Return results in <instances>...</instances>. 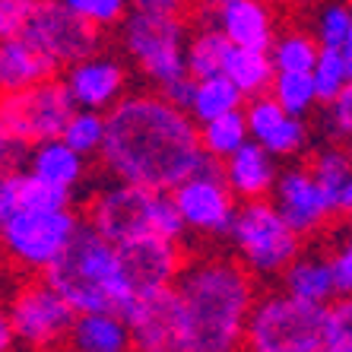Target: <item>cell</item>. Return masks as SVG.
I'll return each instance as SVG.
<instances>
[{
  "label": "cell",
  "mask_w": 352,
  "mask_h": 352,
  "mask_svg": "<svg viewBox=\"0 0 352 352\" xmlns=\"http://www.w3.org/2000/svg\"><path fill=\"white\" fill-rule=\"evenodd\" d=\"M67 343L76 352H124L133 346V333L118 311H80Z\"/></svg>",
  "instance_id": "20"
},
{
  "label": "cell",
  "mask_w": 352,
  "mask_h": 352,
  "mask_svg": "<svg viewBox=\"0 0 352 352\" xmlns=\"http://www.w3.org/2000/svg\"><path fill=\"white\" fill-rule=\"evenodd\" d=\"M67 206H70V188L54 184L35 172H19V210H67Z\"/></svg>",
  "instance_id": "29"
},
{
  "label": "cell",
  "mask_w": 352,
  "mask_h": 352,
  "mask_svg": "<svg viewBox=\"0 0 352 352\" xmlns=\"http://www.w3.org/2000/svg\"><path fill=\"white\" fill-rule=\"evenodd\" d=\"M76 98L70 96L67 82L45 80L32 89L7 92L3 98V137L41 143V140L64 137L67 121L76 111Z\"/></svg>",
  "instance_id": "10"
},
{
  "label": "cell",
  "mask_w": 352,
  "mask_h": 352,
  "mask_svg": "<svg viewBox=\"0 0 352 352\" xmlns=\"http://www.w3.org/2000/svg\"><path fill=\"white\" fill-rule=\"evenodd\" d=\"M279 172H276V159L263 143L248 140L245 146L232 153L226 159V181L232 184L235 197L241 200H261L273 190Z\"/></svg>",
  "instance_id": "18"
},
{
  "label": "cell",
  "mask_w": 352,
  "mask_h": 352,
  "mask_svg": "<svg viewBox=\"0 0 352 352\" xmlns=\"http://www.w3.org/2000/svg\"><path fill=\"white\" fill-rule=\"evenodd\" d=\"M7 320L13 324L16 343L25 349H54L70 340V327L76 320V308L64 298V292L45 283L23 286L7 305Z\"/></svg>",
  "instance_id": "9"
},
{
  "label": "cell",
  "mask_w": 352,
  "mask_h": 352,
  "mask_svg": "<svg viewBox=\"0 0 352 352\" xmlns=\"http://www.w3.org/2000/svg\"><path fill=\"white\" fill-rule=\"evenodd\" d=\"M89 222L115 245L133 241V238H168L178 241L188 229L181 216L175 194L143 184H111L98 190L89 204Z\"/></svg>",
  "instance_id": "4"
},
{
  "label": "cell",
  "mask_w": 352,
  "mask_h": 352,
  "mask_svg": "<svg viewBox=\"0 0 352 352\" xmlns=\"http://www.w3.org/2000/svg\"><path fill=\"white\" fill-rule=\"evenodd\" d=\"M346 153H349V159H352V140H346Z\"/></svg>",
  "instance_id": "45"
},
{
  "label": "cell",
  "mask_w": 352,
  "mask_h": 352,
  "mask_svg": "<svg viewBox=\"0 0 352 352\" xmlns=\"http://www.w3.org/2000/svg\"><path fill=\"white\" fill-rule=\"evenodd\" d=\"M298 3H308V0H298Z\"/></svg>",
  "instance_id": "47"
},
{
  "label": "cell",
  "mask_w": 352,
  "mask_h": 352,
  "mask_svg": "<svg viewBox=\"0 0 352 352\" xmlns=\"http://www.w3.org/2000/svg\"><path fill=\"white\" fill-rule=\"evenodd\" d=\"M124 318L131 324L133 346L143 352H178V298L175 289H159L149 295H137L124 305Z\"/></svg>",
  "instance_id": "14"
},
{
  "label": "cell",
  "mask_w": 352,
  "mask_h": 352,
  "mask_svg": "<svg viewBox=\"0 0 352 352\" xmlns=\"http://www.w3.org/2000/svg\"><path fill=\"white\" fill-rule=\"evenodd\" d=\"M124 48L140 67V74L149 76L159 89L188 74V41L178 16L133 10L124 19Z\"/></svg>",
  "instance_id": "7"
},
{
  "label": "cell",
  "mask_w": 352,
  "mask_h": 352,
  "mask_svg": "<svg viewBox=\"0 0 352 352\" xmlns=\"http://www.w3.org/2000/svg\"><path fill=\"white\" fill-rule=\"evenodd\" d=\"M343 58H346V67H349V76H352V25H349V35L343 41Z\"/></svg>",
  "instance_id": "44"
},
{
  "label": "cell",
  "mask_w": 352,
  "mask_h": 352,
  "mask_svg": "<svg viewBox=\"0 0 352 352\" xmlns=\"http://www.w3.org/2000/svg\"><path fill=\"white\" fill-rule=\"evenodd\" d=\"M352 25V10L346 3H327L318 13V25H314V38L320 41V48H343L346 35Z\"/></svg>",
  "instance_id": "34"
},
{
  "label": "cell",
  "mask_w": 352,
  "mask_h": 352,
  "mask_svg": "<svg viewBox=\"0 0 352 352\" xmlns=\"http://www.w3.org/2000/svg\"><path fill=\"white\" fill-rule=\"evenodd\" d=\"M248 140H251V127H248V115L241 108L226 111V115L213 118V121L200 124V143H204V149L210 156L222 159V162H226L232 153H238Z\"/></svg>",
  "instance_id": "24"
},
{
  "label": "cell",
  "mask_w": 352,
  "mask_h": 352,
  "mask_svg": "<svg viewBox=\"0 0 352 352\" xmlns=\"http://www.w3.org/2000/svg\"><path fill=\"white\" fill-rule=\"evenodd\" d=\"M102 162L118 181L156 190H175L190 175L219 159L200 143L190 111L159 96H127L111 115L102 143Z\"/></svg>",
  "instance_id": "1"
},
{
  "label": "cell",
  "mask_w": 352,
  "mask_h": 352,
  "mask_svg": "<svg viewBox=\"0 0 352 352\" xmlns=\"http://www.w3.org/2000/svg\"><path fill=\"white\" fill-rule=\"evenodd\" d=\"M45 279L64 292L76 311H124L131 302L121 251L96 226H80L70 248L45 270Z\"/></svg>",
  "instance_id": "3"
},
{
  "label": "cell",
  "mask_w": 352,
  "mask_h": 352,
  "mask_svg": "<svg viewBox=\"0 0 352 352\" xmlns=\"http://www.w3.org/2000/svg\"><path fill=\"white\" fill-rule=\"evenodd\" d=\"M270 58L276 70H298V74H311L320 58V41L311 38L308 32H286L270 45Z\"/></svg>",
  "instance_id": "27"
},
{
  "label": "cell",
  "mask_w": 352,
  "mask_h": 352,
  "mask_svg": "<svg viewBox=\"0 0 352 352\" xmlns=\"http://www.w3.org/2000/svg\"><path fill=\"white\" fill-rule=\"evenodd\" d=\"M222 74L245 92V98H251L273 86V80H276V64H273V58L267 51L238 48L235 45V48L229 51V60H226V70H222Z\"/></svg>",
  "instance_id": "23"
},
{
  "label": "cell",
  "mask_w": 352,
  "mask_h": 352,
  "mask_svg": "<svg viewBox=\"0 0 352 352\" xmlns=\"http://www.w3.org/2000/svg\"><path fill=\"white\" fill-rule=\"evenodd\" d=\"M35 3L38 0H0V32H3V38L19 35V29L25 25Z\"/></svg>",
  "instance_id": "38"
},
{
  "label": "cell",
  "mask_w": 352,
  "mask_h": 352,
  "mask_svg": "<svg viewBox=\"0 0 352 352\" xmlns=\"http://www.w3.org/2000/svg\"><path fill=\"white\" fill-rule=\"evenodd\" d=\"M58 67H60L58 60L45 54L29 38H23V35L3 38V48H0V82H3L7 92L32 89L38 82L51 80Z\"/></svg>",
  "instance_id": "17"
},
{
  "label": "cell",
  "mask_w": 352,
  "mask_h": 352,
  "mask_svg": "<svg viewBox=\"0 0 352 352\" xmlns=\"http://www.w3.org/2000/svg\"><path fill=\"white\" fill-rule=\"evenodd\" d=\"M283 286H286V292L298 295L305 302L327 305L336 295L333 263L324 254H298L283 270Z\"/></svg>",
  "instance_id": "21"
},
{
  "label": "cell",
  "mask_w": 352,
  "mask_h": 352,
  "mask_svg": "<svg viewBox=\"0 0 352 352\" xmlns=\"http://www.w3.org/2000/svg\"><path fill=\"white\" fill-rule=\"evenodd\" d=\"M263 146L270 149L273 156H295L308 146V124L298 115H286L279 121V127L263 140Z\"/></svg>",
  "instance_id": "35"
},
{
  "label": "cell",
  "mask_w": 352,
  "mask_h": 352,
  "mask_svg": "<svg viewBox=\"0 0 352 352\" xmlns=\"http://www.w3.org/2000/svg\"><path fill=\"white\" fill-rule=\"evenodd\" d=\"M194 92H197V76H190V74H184L162 86V96L168 98L172 105L184 108V111H190V105H194Z\"/></svg>",
  "instance_id": "41"
},
{
  "label": "cell",
  "mask_w": 352,
  "mask_h": 352,
  "mask_svg": "<svg viewBox=\"0 0 352 352\" xmlns=\"http://www.w3.org/2000/svg\"><path fill=\"white\" fill-rule=\"evenodd\" d=\"M64 3L92 25H115L127 13V0H64Z\"/></svg>",
  "instance_id": "37"
},
{
  "label": "cell",
  "mask_w": 352,
  "mask_h": 352,
  "mask_svg": "<svg viewBox=\"0 0 352 352\" xmlns=\"http://www.w3.org/2000/svg\"><path fill=\"white\" fill-rule=\"evenodd\" d=\"M330 197V206H333V213L340 216H352V175H346L336 188L327 190Z\"/></svg>",
  "instance_id": "42"
},
{
  "label": "cell",
  "mask_w": 352,
  "mask_h": 352,
  "mask_svg": "<svg viewBox=\"0 0 352 352\" xmlns=\"http://www.w3.org/2000/svg\"><path fill=\"white\" fill-rule=\"evenodd\" d=\"M118 251H121V267L131 298L168 289L181 273L178 241H168V238H133V241L118 245Z\"/></svg>",
  "instance_id": "13"
},
{
  "label": "cell",
  "mask_w": 352,
  "mask_h": 352,
  "mask_svg": "<svg viewBox=\"0 0 352 352\" xmlns=\"http://www.w3.org/2000/svg\"><path fill=\"white\" fill-rule=\"evenodd\" d=\"M241 98H245V92L238 89L226 74L204 76V80H197L190 118H194L197 124H206V121H213V118L226 115V111H235V108L241 105Z\"/></svg>",
  "instance_id": "25"
},
{
  "label": "cell",
  "mask_w": 352,
  "mask_h": 352,
  "mask_svg": "<svg viewBox=\"0 0 352 352\" xmlns=\"http://www.w3.org/2000/svg\"><path fill=\"white\" fill-rule=\"evenodd\" d=\"M273 204L298 235L318 232L333 213L327 190L320 188L311 168H286L273 184Z\"/></svg>",
  "instance_id": "15"
},
{
  "label": "cell",
  "mask_w": 352,
  "mask_h": 352,
  "mask_svg": "<svg viewBox=\"0 0 352 352\" xmlns=\"http://www.w3.org/2000/svg\"><path fill=\"white\" fill-rule=\"evenodd\" d=\"M314 76V86H318V98L327 105L333 102L343 86L352 80L349 76V67H346V58H343V48H320V58L311 70Z\"/></svg>",
  "instance_id": "31"
},
{
  "label": "cell",
  "mask_w": 352,
  "mask_h": 352,
  "mask_svg": "<svg viewBox=\"0 0 352 352\" xmlns=\"http://www.w3.org/2000/svg\"><path fill=\"white\" fill-rule=\"evenodd\" d=\"M13 213H19V172L3 168V181H0V222H7Z\"/></svg>",
  "instance_id": "40"
},
{
  "label": "cell",
  "mask_w": 352,
  "mask_h": 352,
  "mask_svg": "<svg viewBox=\"0 0 352 352\" xmlns=\"http://www.w3.org/2000/svg\"><path fill=\"white\" fill-rule=\"evenodd\" d=\"M324 349L327 352H352V295H340V302L327 308Z\"/></svg>",
  "instance_id": "33"
},
{
  "label": "cell",
  "mask_w": 352,
  "mask_h": 352,
  "mask_svg": "<svg viewBox=\"0 0 352 352\" xmlns=\"http://www.w3.org/2000/svg\"><path fill=\"white\" fill-rule=\"evenodd\" d=\"M238 257L257 276H276L298 257V232L286 222V216L276 210V204L267 200H248L238 210L229 229Z\"/></svg>",
  "instance_id": "6"
},
{
  "label": "cell",
  "mask_w": 352,
  "mask_h": 352,
  "mask_svg": "<svg viewBox=\"0 0 352 352\" xmlns=\"http://www.w3.org/2000/svg\"><path fill=\"white\" fill-rule=\"evenodd\" d=\"M172 194L184 222H188V229L206 232V235H226L238 216L235 190L226 181V172L219 175L216 165L190 175L188 181H181Z\"/></svg>",
  "instance_id": "12"
},
{
  "label": "cell",
  "mask_w": 352,
  "mask_h": 352,
  "mask_svg": "<svg viewBox=\"0 0 352 352\" xmlns=\"http://www.w3.org/2000/svg\"><path fill=\"white\" fill-rule=\"evenodd\" d=\"M76 232L80 219L67 210H19L3 222V248L23 270H48Z\"/></svg>",
  "instance_id": "8"
},
{
  "label": "cell",
  "mask_w": 352,
  "mask_h": 352,
  "mask_svg": "<svg viewBox=\"0 0 352 352\" xmlns=\"http://www.w3.org/2000/svg\"><path fill=\"white\" fill-rule=\"evenodd\" d=\"M245 115H248V127H251V140L263 143V140L276 131L279 121H283L289 111L279 105V98L273 96V92H270V96H263V92H261V96H251V98H248Z\"/></svg>",
  "instance_id": "32"
},
{
  "label": "cell",
  "mask_w": 352,
  "mask_h": 352,
  "mask_svg": "<svg viewBox=\"0 0 352 352\" xmlns=\"http://www.w3.org/2000/svg\"><path fill=\"white\" fill-rule=\"evenodd\" d=\"M131 7L140 13H156V16H178L184 10V0H131Z\"/></svg>",
  "instance_id": "43"
},
{
  "label": "cell",
  "mask_w": 352,
  "mask_h": 352,
  "mask_svg": "<svg viewBox=\"0 0 352 352\" xmlns=\"http://www.w3.org/2000/svg\"><path fill=\"white\" fill-rule=\"evenodd\" d=\"M330 263H333L336 295H352V238H346L343 245L336 248Z\"/></svg>",
  "instance_id": "39"
},
{
  "label": "cell",
  "mask_w": 352,
  "mask_h": 352,
  "mask_svg": "<svg viewBox=\"0 0 352 352\" xmlns=\"http://www.w3.org/2000/svg\"><path fill=\"white\" fill-rule=\"evenodd\" d=\"M213 3H216V7H222V3H229V0H213Z\"/></svg>",
  "instance_id": "46"
},
{
  "label": "cell",
  "mask_w": 352,
  "mask_h": 352,
  "mask_svg": "<svg viewBox=\"0 0 352 352\" xmlns=\"http://www.w3.org/2000/svg\"><path fill=\"white\" fill-rule=\"evenodd\" d=\"M19 35L67 67L96 54L98 45L96 25L76 16L64 0H38L35 10L29 13V19H25V25L19 29Z\"/></svg>",
  "instance_id": "11"
},
{
  "label": "cell",
  "mask_w": 352,
  "mask_h": 352,
  "mask_svg": "<svg viewBox=\"0 0 352 352\" xmlns=\"http://www.w3.org/2000/svg\"><path fill=\"white\" fill-rule=\"evenodd\" d=\"M178 298V352H229L245 343L254 289L235 261H194L172 283Z\"/></svg>",
  "instance_id": "2"
},
{
  "label": "cell",
  "mask_w": 352,
  "mask_h": 352,
  "mask_svg": "<svg viewBox=\"0 0 352 352\" xmlns=\"http://www.w3.org/2000/svg\"><path fill=\"white\" fill-rule=\"evenodd\" d=\"M273 96L279 98V105L286 108L289 115L305 118L318 105V86H314L311 74H298V70H276L273 80Z\"/></svg>",
  "instance_id": "28"
},
{
  "label": "cell",
  "mask_w": 352,
  "mask_h": 352,
  "mask_svg": "<svg viewBox=\"0 0 352 352\" xmlns=\"http://www.w3.org/2000/svg\"><path fill=\"white\" fill-rule=\"evenodd\" d=\"M327 330V305L298 295H267L251 308L245 346L254 352H320Z\"/></svg>",
  "instance_id": "5"
},
{
  "label": "cell",
  "mask_w": 352,
  "mask_h": 352,
  "mask_svg": "<svg viewBox=\"0 0 352 352\" xmlns=\"http://www.w3.org/2000/svg\"><path fill=\"white\" fill-rule=\"evenodd\" d=\"M219 29L238 48L270 51L273 38V13L263 0H229L219 7Z\"/></svg>",
  "instance_id": "19"
},
{
  "label": "cell",
  "mask_w": 352,
  "mask_h": 352,
  "mask_svg": "<svg viewBox=\"0 0 352 352\" xmlns=\"http://www.w3.org/2000/svg\"><path fill=\"white\" fill-rule=\"evenodd\" d=\"M232 48H235V45H232V38L222 32L219 25L197 32L194 38L188 41V74L197 76V80L222 74Z\"/></svg>",
  "instance_id": "26"
},
{
  "label": "cell",
  "mask_w": 352,
  "mask_h": 352,
  "mask_svg": "<svg viewBox=\"0 0 352 352\" xmlns=\"http://www.w3.org/2000/svg\"><path fill=\"white\" fill-rule=\"evenodd\" d=\"M29 165L32 172L41 175V178L54 181V184H64V188L74 190L82 181V172H86V162H82V153H76L64 137L54 140H41L32 146V156H29Z\"/></svg>",
  "instance_id": "22"
},
{
  "label": "cell",
  "mask_w": 352,
  "mask_h": 352,
  "mask_svg": "<svg viewBox=\"0 0 352 352\" xmlns=\"http://www.w3.org/2000/svg\"><path fill=\"white\" fill-rule=\"evenodd\" d=\"M320 127H327L330 140H352V80L343 86V92L324 105Z\"/></svg>",
  "instance_id": "36"
},
{
  "label": "cell",
  "mask_w": 352,
  "mask_h": 352,
  "mask_svg": "<svg viewBox=\"0 0 352 352\" xmlns=\"http://www.w3.org/2000/svg\"><path fill=\"white\" fill-rule=\"evenodd\" d=\"M64 82L80 108L102 111V108L118 105V98H121L124 86H127V74H124V67L118 60L89 54V58L67 67Z\"/></svg>",
  "instance_id": "16"
},
{
  "label": "cell",
  "mask_w": 352,
  "mask_h": 352,
  "mask_svg": "<svg viewBox=\"0 0 352 352\" xmlns=\"http://www.w3.org/2000/svg\"><path fill=\"white\" fill-rule=\"evenodd\" d=\"M105 131H108V118H102L96 108H80V111H74V118L67 121L64 140L76 153L92 156V153H102Z\"/></svg>",
  "instance_id": "30"
}]
</instances>
